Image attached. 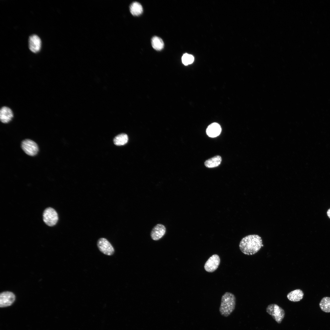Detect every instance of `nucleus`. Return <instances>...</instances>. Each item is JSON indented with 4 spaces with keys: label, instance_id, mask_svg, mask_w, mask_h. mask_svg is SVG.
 <instances>
[{
    "label": "nucleus",
    "instance_id": "obj_1",
    "mask_svg": "<svg viewBox=\"0 0 330 330\" xmlns=\"http://www.w3.org/2000/svg\"><path fill=\"white\" fill-rule=\"evenodd\" d=\"M261 237L257 234L249 235L244 237L240 242V250L244 254L252 255L257 253L263 246Z\"/></svg>",
    "mask_w": 330,
    "mask_h": 330
},
{
    "label": "nucleus",
    "instance_id": "obj_2",
    "mask_svg": "<svg viewBox=\"0 0 330 330\" xmlns=\"http://www.w3.org/2000/svg\"><path fill=\"white\" fill-rule=\"evenodd\" d=\"M236 299L235 295L229 292H226L222 296L219 312L225 317L229 316L234 310Z\"/></svg>",
    "mask_w": 330,
    "mask_h": 330
},
{
    "label": "nucleus",
    "instance_id": "obj_3",
    "mask_svg": "<svg viewBox=\"0 0 330 330\" xmlns=\"http://www.w3.org/2000/svg\"><path fill=\"white\" fill-rule=\"evenodd\" d=\"M266 312L272 317L278 324H280L284 319L285 313L284 310L277 305L273 303L266 308Z\"/></svg>",
    "mask_w": 330,
    "mask_h": 330
},
{
    "label": "nucleus",
    "instance_id": "obj_4",
    "mask_svg": "<svg viewBox=\"0 0 330 330\" xmlns=\"http://www.w3.org/2000/svg\"><path fill=\"white\" fill-rule=\"evenodd\" d=\"M21 146L24 152L31 156L36 155L38 151V148L37 144L33 141L26 139L22 141Z\"/></svg>",
    "mask_w": 330,
    "mask_h": 330
},
{
    "label": "nucleus",
    "instance_id": "obj_5",
    "mask_svg": "<svg viewBox=\"0 0 330 330\" xmlns=\"http://www.w3.org/2000/svg\"><path fill=\"white\" fill-rule=\"evenodd\" d=\"M44 222L48 226H53L57 223L58 217L56 211L51 207L46 208L43 214Z\"/></svg>",
    "mask_w": 330,
    "mask_h": 330
},
{
    "label": "nucleus",
    "instance_id": "obj_6",
    "mask_svg": "<svg viewBox=\"0 0 330 330\" xmlns=\"http://www.w3.org/2000/svg\"><path fill=\"white\" fill-rule=\"evenodd\" d=\"M97 247L100 251L108 255H112L114 253V248L106 239L101 238L97 241Z\"/></svg>",
    "mask_w": 330,
    "mask_h": 330
},
{
    "label": "nucleus",
    "instance_id": "obj_7",
    "mask_svg": "<svg viewBox=\"0 0 330 330\" xmlns=\"http://www.w3.org/2000/svg\"><path fill=\"white\" fill-rule=\"evenodd\" d=\"M220 259L219 256L214 254L211 256L205 264L204 268L208 272H213L218 267L220 263Z\"/></svg>",
    "mask_w": 330,
    "mask_h": 330
},
{
    "label": "nucleus",
    "instance_id": "obj_8",
    "mask_svg": "<svg viewBox=\"0 0 330 330\" xmlns=\"http://www.w3.org/2000/svg\"><path fill=\"white\" fill-rule=\"evenodd\" d=\"M14 294L10 292H5L0 295V306L5 307L10 306L15 300Z\"/></svg>",
    "mask_w": 330,
    "mask_h": 330
},
{
    "label": "nucleus",
    "instance_id": "obj_9",
    "mask_svg": "<svg viewBox=\"0 0 330 330\" xmlns=\"http://www.w3.org/2000/svg\"><path fill=\"white\" fill-rule=\"evenodd\" d=\"M29 47L30 50L34 53H37L40 50L41 41L39 37L36 35L30 36L29 38Z\"/></svg>",
    "mask_w": 330,
    "mask_h": 330
},
{
    "label": "nucleus",
    "instance_id": "obj_10",
    "mask_svg": "<svg viewBox=\"0 0 330 330\" xmlns=\"http://www.w3.org/2000/svg\"><path fill=\"white\" fill-rule=\"evenodd\" d=\"M166 232L165 226L163 225L158 224L152 229L151 233V238L154 240H157L162 238Z\"/></svg>",
    "mask_w": 330,
    "mask_h": 330
},
{
    "label": "nucleus",
    "instance_id": "obj_11",
    "mask_svg": "<svg viewBox=\"0 0 330 330\" xmlns=\"http://www.w3.org/2000/svg\"><path fill=\"white\" fill-rule=\"evenodd\" d=\"M13 117L12 111L9 108L3 106L0 110V119L1 121L3 123L9 122Z\"/></svg>",
    "mask_w": 330,
    "mask_h": 330
},
{
    "label": "nucleus",
    "instance_id": "obj_12",
    "mask_svg": "<svg viewBox=\"0 0 330 330\" xmlns=\"http://www.w3.org/2000/svg\"><path fill=\"white\" fill-rule=\"evenodd\" d=\"M221 131L220 125L217 123H214L210 124L206 130L207 135L211 138H214L218 136Z\"/></svg>",
    "mask_w": 330,
    "mask_h": 330
},
{
    "label": "nucleus",
    "instance_id": "obj_13",
    "mask_svg": "<svg viewBox=\"0 0 330 330\" xmlns=\"http://www.w3.org/2000/svg\"><path fill=\"white\" fill-rule=\"evenodd\" d=\"M304 293L300 289H296L289 292L287 295V298L290 301L293 302L299 301L303 298Z\"/></svg>",
    "mask_w": 330,
    "mask_h": 330
},
{
    "label": "nucleus",
    "instance_id": "obj_14",
    "mask_svg": "<svg viewBox=\"0 0 330 330\" xmlns=\"http://www.w3.org/2000/svg\"><path fill=\"white\" fill-rule=\"evenodd\" d=\"M220 156H216L207 160L204 163L205 166L208 168H213L219 166L221 162Z\"/></svg>",
    "mask_w": 330,
    "mask_h": 330
},
{
    "label": "nucleus",
    "instance_id": "obj_15",
    "mask_svg": "<svg viewBox=\"0 0 330 330\" xmlns=\"http://www.w3.org/2000/svg\"><path fill=\"white\" fill-rule=\"evenodd\" d=\"M130 11L134 16L140 15L143 12V8L141 5L138 2H133L130 6Z\"/></svg>",
    "mask_w": 330,
    "mask_h": 330
},
{
    "label": "nucleus",
    "instance_id": "obj_16",
    "mask_svg": "<svg viewBox=\"0 0 330 330\" xmlns=\"http://www.w3.org/2000/svg\"><path fill=\"white\" fill-rule=\"evenodd\" d=\"M128 138L127 134H119L114 138L113 142L114 144L118 146L123 145L128 142Z\"/></svg>",
    "mask_w": 330,
    "mask_h": 330
},
{
    "label": "nucleus",
    "instance_id": "obj_17",
    "mask_svg": "<svg viewBox=\"0 0 330 330\" xmlns=\"http://www.w3.org/2000/svg\"><path fill=\"white\" fill-rule=\"evenodd\" d=\"M153 48L156 50H160L164 47V42L161 38L156 36L152 37L151 41Z\"/></svg>",
    "mask_w": 330,
    "mask_h": 330
},
{
    "label": "nucleus",
    "instance_id": "obj_18",
    "mask_svg": "<svg viewBox=\"0 0 330 330\" xmlns=\"http://www.w3.org/2000/svg\"><path fill=\"white\" fill-rule=\"evenodd\" d=\"M319 306L323 311L326 313L330 312V297H323L319 303Z\"/></svg>",
    "mask_w": 330,
    "mask_h": 330
},
{
    "label": "nucleus",
    "instance_id": "obj_19",
    "mask_svg": "<svg viewBox=\"0 0 330 330\" xmlns=\"http://www.w3.org/2000/svg\"><path fill=\"white\" fill-rule=\"evenodd\" d=\"M194 60V58L193 56L188 53L184 54L182 57V62L185 65H187L192 63Z\"/></svg>",
    "mask_w": 330,
    "mask_h": 330
},
{
    "label": "nucleus",
    "instance_id": "obj_20",
    "mask_svg": "<svg viewBox=\"0 0 330 330\" xmlns=\"http://www.w3.org/2000/svg\"><path fill=\"white\" fill-rule=\"evenodd\" d=\"M327 214L328 216L330 218V208H329L327 212Z\"/></svg>",
    "mask_w": 330,
    "mask_h": 330
}]
</instances>
